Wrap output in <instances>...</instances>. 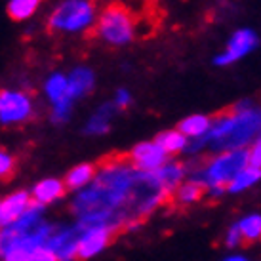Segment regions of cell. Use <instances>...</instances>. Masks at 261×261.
I'll return each mask as SVG.
<instances>
[{"label": "cell", "mask_w": 261, "mask_h": 261, "mask_svg": "<svg viewBox=\"0 0 261 261\" xmlns=\"http://www.w3.org/2000/svg\"><path fill=\"white\" fill-rule=\"evenodd\" d=\"M168 198L154 174L136 170L126 156H111L97 166L94 181L74 193L69 208L79 229L103 225L118 232L134 231Z\"/></svg>", "instance_id": "cell-1"}, {"label": "cell", "mask_w": 261, "mask_h": 261, "mask_svg": "<svg viewBox=\"0 0 261 261\" xmlns=\"http://www.w3.org/2000/svg\"><path fill=\"white\" fill-rule=\"evenodd\" d=\"M261 115L252 99H240L231 109L212 116L208 134L204 136L206 149L212 152L248 149L259 139Z\"/></svg>", "instance_id": "cell-2"}, {"label": "cell", "mask_w": 261, "mask_h": 261, "mask_svg": "<svg viewBox=\"0 0 261 261\" xmlns=\"http://www.w3.org/2000/svg\"><path fill=\"white\" fill-rule=\"evenodd\" d=\"M246 166V149L214 152L196 168H193V172H189L187 177L195 179L204 189V195H208L210 198H219L227 193L232 177Z\"/></svg>", "instance_id": "cell-3"}, {"label": "cell", "mask_w": 261, "mask_h": 261, "mask_svg": "<svg viewBox=\"0 0 261 261\" xmlns=\"http://www.w3.org/2000/svg\"><path fill=\"white\" fill-rule=\"evenodd\" d=\"M94 31L103 42L111 46H126L136 38V19L130 8L113 2L97 15Z\"/></svg>", "instance_id": "cell-4"}, {"label": "cell", "mask_w": 261, "mask_h": 261, "mask_svg": "<svg viewBox=\"0 0 261 261\" xmlns=\"http://www.w3.org/2000/svg\"><path fill=\"white\" fill-rule=\"evenodd\" d=\"M97 19L94 0H61L48 17L50 33H82L94 29Z\"/></svg>", "instance_id": "cell-5"}, {"label": "cell", "mask_w": 261, "mask_h": 261, "mask_svg": "<svg viewBox=\"0 0 261 261\" xmlns=\"http://www.w3.org/2000/svg\"><path fill=\"white\" fill-rule=\"evenodd\" d=\"M35 115V103L27 92L0 90V126H19Z\"/></svg>", "instance_id": "cell-6"}, {"label": "cell", "mask_w": 261, "mask_h": 261, "mask_svg": "<svg viewBox=\"0 0 261 261\" xmlns=\"http://www.w3.org/2000/svg\"><path fill=\"white\" fill-rule=\"evenodd\" d=\"M79 229V227H76ZM116 232L103 225H92L79 229V240H76V259L88 261L101 255L107 248L113 244Z\"/></svg>", "instance_id": "cell-7"}, {"label": "cell", "mask_w": 261, "mask_h": 261, "mask_svg": "<svg viewBox=\"0 0 261 261\" xmlns=\"http://www.w3.org/2000/svg\"><path fill=\"white\" fill-rule=\"evenodd\" d=\"M76 240H79L76 225L59 221L51 227L50 237L46 240V248L59 261H74L76 259Z\"/></svg>", "instance_id": "cell-8"}, {"label": "cell", "mask_w": 261, "mask_h": 261, "mask_svg": "<svg viewBox=\"0 0 261 261\" xmlns=\"http://www.w3.org/2000/svg\"><path fill=\"white\" fill-rule=\"evenodd\" d=\"M257 33L252 29H239L232 33V37L227 42L225 51H221L219 56L214 58V65L216 67H229L234 61L246 58L250 51H254L257 48Z\"/></svg>", "instance_id": "cell-9"}, {"label": "cell", "mask_w": 261, "mask_h": 261, "mask_svg": "<svg viewBox=\"0 0 261 261\" xmlns=\"http://www.w3.org/2000/svg\"><path fill=\"white\" fill-rule=\"evenodd\" d=\"M126 159L130 160V164L139 172L154 174L164 162L168 160V154L160 149L154 139L152 141H139L132 147Z\"/></svg>", "instance_id": "cell-10"}, {"label": "cell", "mask_w": 261, "mask_h": 261, "mask_svg": "<svg viewBox=\"0 0 261 261\" xmlns=\"http://www.w3.org/2000/svg\"><path fill=\"white\" fill-rule=\"evenodd\" d=\"M33 206L27 189H15L4 198H0V227L14 223Z\"/></svg>", "instance_id": "cell-11"}, {"label": "cell", "mask_w": 261, "mask_h": 261, "mask_svg": "<svg viewBox=\"0 0 261 261\" xmlns=\"http://www.w3.org/2000/svg\"><path fill=\"white\" fill-rule=\"evenodd\" d=\"M29 193L33 204L48 208L51 204L59 202L61 198H65L67 189L63 179H59V177H44V179L35 183V187L31 189Z\"/></svg>", "instance_id": "cell-12"}, {"label": "cell", "mask_w": 261, "mask_h": 261, "mask_svg": "<svg viewBox=\"0 0 261 261\" xmlns=\"http://www.w3.org/2000/svg\"><path fill=\"white\" fill-rule=\"evenodd\" d=\"M187 175H189L187 166H185L183 162H179V160H172V159H168L166 162L154 172L156 181L160 183V187L166 191L168 196H172V193H174L175 189L187 179Z\"/></svg>", "instance_id": "cell-13"}, {"label": "cell", "mask_w": 261, "mask_h": 261, "mask_svg": "<svg viewBox=\"0 0 261 261\" xmlns=\"http://www.w3.org/2000/svg\"><path fill=\"white\" fill-rule=\"evenodd\" d=\"M94 86H95V74L90 67H76L67 76V92H69L73 101L88 95L94 90Z\"/></svg>", "instance_id": "cell-14"}, {"label": "cell", "mask_w": 261, "mask_h": 261, "mask_svg": "<svg viewBox=\"0 0 261 261\" xmlns=\"http://www.w3.org/2000/svg\"><path fill=\"white\" fill-rule=\"evenodd\" d=\"M95 170L97 166L92 164V162H82V164H76L74 168H71L67 172L65 179V189L67 191H73V193H79L82 189H86L90 183L94 181L95 177Z\"/></svg>", "instance_id": "cell-15"}, {"label": "cell", "mask_w": 261, "mask_h": 261, "mask_svg": "<svg viewBox=\"0 0 261 261\" xmlns=\"http://www.w3.org/2000/svg\"><path fill=\"white\" fill-rule=\"evenodd\" d=\"M116 109L113 103H103L97 107L94 115L90 116V120L84 126V134L88 136H103L111 130V120L115 116Z\"/></svg>", "instance_id": "cell-16"}, {"label": "cell", "mask_w": 261, "mask_h": 261, "mask_svg": "<svg viewBox=\"0 0 261 261\" xmlns=\"http://www.w3.org/2000/svg\"><path fill=\"white\" fill-rule=\"evenodd\" d=\"M212 116L208 115H189L183 120H179L177 128L189 139V141H195V139H202L208 130H210Z\"/></svg>", "instance_id": "cell-17"}, {"label": "cell", "mask_w": 261, "mask_h": 261, "mask_svg": "<svg viewBox=\"0 0 261 261\" xmlns=\"http://www.w3.org/2000/svg\"><path fill=\"white\" fill-rule=\"evenodd\" d=\"M154 143L162 149V151L168 154V159L170 156H177V154H181V152H185V149H187V143L189 139L183 136L179 130H164L160 132L159 136L154 138Z\"/></svg>", "instance_id": "cell-18"}, {"label": "cell", "mask_w": 261, "mask_h": 261, "mask_svg": "<svg viewBox=\"0 0 261 261\" xmlns=\"http://www.w3.org/2000/svg\"><path fill=\"white\" fill-rule=\"evenodd\" d=\"M259 179H261V170L246 166L244 170H240L239 174L232 177V181L229 183V187H227V193H229V195H242V193H248V191H252L254 187H257Z\"/></svg>", "instance_id": "cell-19"}, {"label": "cell", "mask_w": 261, "mask_h": 261, "mask_svg": "<svg viewBox=\"0 0 261 261\" xmlns=\"http://www.w3.org/2000/svg\"><path fill=\"white\" fill-rule=\"evenodd\" d=\"M240 231L242 242L246 244H255L261 239V216L259 212H250L246 216H242L239 221H234Z\"/></svg>", "instance_id": "cell-20"}, {"label": "cell", "mask_w": 261, "mask_h": 261, "mask_svg": "<svg viewBox=\"0 0 261 261\" xmlns=\"http://www.w3.org/2000/svg\"><path fill=\"white\" fill-rule=\"evenodd\" d=\"M172 198H174L179 206H193V204L200 202L204 198V189L200 187L195 179L187 177V179L172 193Z\"/></svg>", "instance_id": "cell-21"}, {"label": "cell", "mask_w": 261, "mask_h": 261, "mask_svg": "<svg viewBox=\"0 0 261 261\" xmlns=\"http://www.w3.org/2000/svg\"><path fill=\"white\" fill-rule=\"evenodd\" d=\"M44 94L50 99V103L61 101L63 97H71L67 92V76L63 73H51L44 82Z\"/></svg>", "instance_id": "cell-22"}, {"label": "cell", "mask_w": 261, "mask_h": 261, "mask_svg": "<svg viewBox=\"0 0 261 261\" xmlns=\"http://www.w3.org/2000/svg\"><path fill=\"white\" fill-rule=\"evenodd\" d=\"M44 0H8V15L14 21H25L37 14Z\"/></svg>", "instance_id": "cell-23"}, {"label": "cell", "mask_w": 261, "mask_h": 261, "mask_svg": "<svg viewBox=\"0 0 261 261\" xmlns=\"http://www.w3.org/2000/svg\"><path fill=\"white\" fill-rule=\"evenodd\" d=\"M73 99L71 97H63L61 101L51 105V115L50 120L54 124H65L69 122V118L73 115Z\"/></svg>", "instance_id": "cell-24"}, {"label": "cell", "mask_w": 261, "mask_h": 261, "mask_svg": "<svg viewBox=\"0 0 261 261\" xmlns=\"http://www.w3.org/2000/svg\"><path fill=\"white\" fill-rule=\"evenodd\" d=\"M15 172V156L10 151L0 147V181L10 179Z\"/></svg>", "instance_id": "cell-25"}, {"label": "cell", "mask_w": 261, "mask_h": 261, "mask_svg": "<svg viewBox=\"0 0 261 261\" xmlns=\"http://www.w3.org/2000/svg\"><path fill=\"white\" fill-rule=\"evenodd\" d=\"M223 244L229 248V250H232V252H237V250L244 244L237 223H231L229 227H227V231H225V234H223Z\"/></svg>", "instance_id": "cell-26"}, {"label": "cell", "mask_w": 261, "mask_h": 261, "mask_svg": "<svg viewBox=\"0 0 261 261\" xmlns=\"http://www.w3.org/2000/svg\"><path fill=\"white\" fill-rule=\"evenodd\" d=\"M246 156H248V166L255 168V170H261V141L255 139L252 145L246 149Z\"/></svg>", "instance_id": "cell-27"}, {"label": "cell", "mask_w": 261, "mask_h": 261, "mask_svg": "<svg viewBox=\"0 0 261 261\" xmlns=\"http://www.w3.org/2000/svg\"><path fill=\"white\" fill-rule=\"evenodd\" d=\"M115 109H128L132 105V94L126 88H118L115 92V99H113Z\"/></svg>", "instance_id": "cell-28"}, {"label": "cell", "mask_w": 261, "mask_h": 261, "mask_svg": "<svg viewBox=\"0 0 261 261\" xmlns=\"http://www.w3.org/2000/svg\"><path fill=\"white\" fill-rule=\"evenodd\" d=\"M33 261H59L56 255L51 254L48 248L44 246V248H40L37 254H35V257H33Z\"/></svg>", "instance_id": "cell-29"}, {"label": "cell", "mask_w": 261, "mask_h": 261, "mask_svg": "<svg viewBox=\"0 0 261 261\" xmlns=\"http://www.w3.org/2000/svg\"><path fill=\"white\" fill-rule=\"evenodd\" d=\"M221 261H254V259H252L248 254H244V252H239V250H237V252L227 254Z\"/></svg>", "instance_id": "cell-30"}]
</instances>
